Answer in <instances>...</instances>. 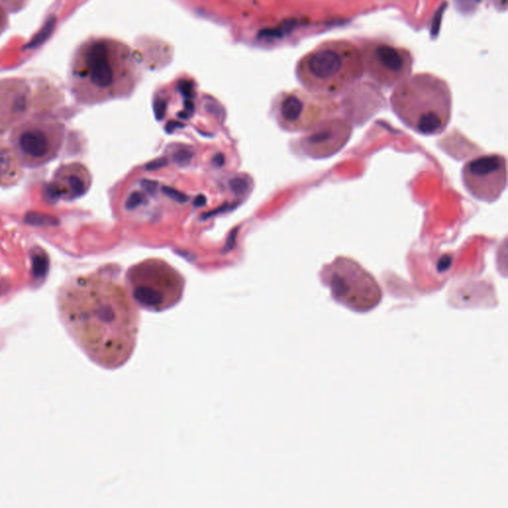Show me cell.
Segmentation results:
<instances>
[{"instance_id": "4", "label": "cell", "mask_w": 508, "mask_h": 508, "mask_svg": "<svg viewBox=\"0 0 508 508\" xmlns=\"http://www.w3.org/2000/svg\"><path fill=\"white\" fill-rule=\"evenodd\" d=\"M362 54L348 41H330L306 55L298 67L300 82L313 93L343 92L362 76Z\"/></svg>"}, {"instance_id": "13", "label": "cell", "mask_w": 508, "mask_h": 508, "mask_svg": "<svg viewBox=\"0 0 508 508\" xmlns=\"http://www.w3.org/2000/svg\"><path fill=\"white\" fill-rule=\"evenodd\" d=\"M91 184L92 176L89 170L80 163H69L55 172L49 185V194L56 200H75L85 195Z\"/></svg>"}, {"instance_id": "3", "label": "cell", "mask_w": 508, "mask_h": 508, "mask_svg": "<svg viewBox=\"0 0 508 508\" xmlns=\"http://www.w3.org/2000/svg\"><path fill=\"white\" fill-rule=\"evenodd\" d=\"M395 114L419 134L442 133L452 116V95L446 83L432 75L405 78L391 96Z\"/></svg>"}, {"instance_id": "10", "label": "cell", "mask_w": 508, "mask_h": 508, "mask_svg": "<svg viewBox=\"0 0 508 508\" xmlns=\"http://www.w3.org/2000/svg\"><path fill=\"white\" fill-rule=\"evenodd\" d=\"M462 182L477 200L493 202L506 187V161L502 155H482L469 161L462 169Z\"/></svg>"}, {"instance_id": "2", "label": "cell", "mask_w": 508, "mask_h": 508, "mask_svg": "<svg viewBox=\"0 0 508 508\" xmlns=\"http://www.w3.org/2000/svg\"><path fill=\"white\" fill-rule=\"evenodd\" d=\"M69 82L72 93L82 104L94 105L124 96L135 83L131 54L114 39L89 38L74 52Z\"/></svg>"}, {"instance_id": "14", "label": "cell", "mask_w": 508, "mask_h": 508, "mask_svg": "<svg viewBox=\"0 0 508 508\" xmlns=\"http://www.w3.org/2000/svg\"><path fill=\"white\" fill-rule=\"evenodd\" d=\"M22 165L12 147H0V186L16 184L22 176Z\"/></svg>"}, {"instance_id": "1", "label": "cell", "mask_w": 508, "mask_h": 508, "mask_svg": "<svg viewBox=\"0 0 508 508\" xmlns=\"http://www.w3.org/2000/svg\"><path fill=\"white\" fill-rule=\"evenodd\" d=\"M63 322L79 349L108 370L125 365L137 344L140 314L127 289L114 278H74L59 294Z\"/></svg>"}, {"instance_id": "9", "label": "cell", "mask_w": 508, "mask_h": 508, "mask_svg": "<svg viewBox=\"0 0 508 508\" xmlns=\"http://www.w3.org/2000/svg\"><path fill=\"white\" fill-rule=\"evenodd\" d=\"M338 110L337 103L321 93H283L275 106L279 126L289 132L310 131L328 120Z\"/></svg>"}, {"instance_id": "8", "label": "cell", "mask_w": 508, "mask_h": 508, "mask_svg": "<svg viewBox=\"0 0 508 508\" xmlns=\"http://www.w3.org/2000/svg\"><path fill=\"white\" fill-rule=\"evenodd\" d=\"M64 133L61 123L35 117L16 126L11 134L12 148L23 165L39 167L58 155Z\"/></svg>"}, {"instance_id": "11", "label": "cell", "mask_w": 508, "mask_h": 508, "mask_svg": "<svg viewBox=\"0 0 508 508\" xmlns=\"http://www.w3.org/2000/svg\"><path fill=\"white\" fill-rule=\"evenodd\" d=\"M362 59L370 76L385 87L400 84L411 72V56L401 48L387 44L371 45Z\"/></svg>"}, {"instance_id": "5", "label": "cell", "mask_w": 508, "mask_h": 508, "mask_svg": "<svg viewBox=\"0 0 508 508\" xmlns=\"http://www.w3.org/2000/svg\"><path fill=\"white\" fill-rule=\"evenodd\" d=\"M126 286L139 308L164 312L181 302L185 291L184 276L168 262L148 258L128 268Z\"/></svg>"}, {"instance_id": "16", "label": "cell", "mask_w": 508, "mask_h": 508, "mask_svg": "<svg viewBox=\"0 0 508 508\" xmlns=\"http://www.w3.org/2000/svg\"><path fill=\"white\" fill-rule=\"evenodd\" d=\"M8 27V16L2 5H0V35Z\"/></svg>"}, {"instance_id": "7", "label": "cell", "mask_w": 508, "mask_h": 508, "mask_svg": "<svg viewBox=\"0 0 508 508\" xmlns=\"http://www.w3.org/2000/svg\"><path fill=\"white\" fill-rule=\"evenodd\" d=\"M55 87L38 78L8 77L0 80V127L20 121L33 109L49 108L57 103Z\"/></svg>"}, {"instance_id": "6", "label": "cell", "mask_w": 508, "mask_h": 508, "mask_svg": "<svg viewBox=\"0 0 508 508\" xmlns=\"http://www.w3.org/2000/svg\"><path fill=\"white\" fill-rule=\"evenodd\" d=\"M332 297L343 306L357 312H368L381 301L382 292L377 281L359 263L339 256L326 264L320 273Z\"/></svg>"}, {"instance_id": "12", "label": "cell", "mask_w": 508, "mask_h": 508, "mask_svg": "<svg viewBox=\"0 0 508 508\" xmlns=\"http://www.w3.org/2000/svg\"><path fill=\"white\" fill-rule=\"evenodd\" d=\"M301 140L303 150L313 158H324L340 150L352 134L350 124L339 118L323 121Z\"/></svg>"}, {"instance_id": "15", "label": "cell", "mask_w": 508, "mask_h": 508, "mask_svg": "<svg viewBox=\"0 0 508 508\" xmlns=\"http://www.w3.org/2000/svg\"><path fill=\"white\" fill-rule=\"evenodd\" d=\"M2 5L11 13H15L23 9L28 0H0Z\"/></svg>"}]
</instances>
